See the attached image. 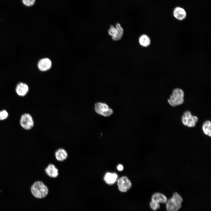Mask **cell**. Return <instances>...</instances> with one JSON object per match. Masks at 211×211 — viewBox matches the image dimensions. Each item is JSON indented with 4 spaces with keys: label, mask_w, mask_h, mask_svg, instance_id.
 <instances>
[{
    "label": "cell",
    "mask_w": 211,
    "mask_h": 211,
    "mask_svg": "<svg viewBox=\"0 0 211 211\" xmlns=\"http://www.w3.org/2000/svg\"><path fill=\"white\" fill-rule=\"evenodd\" d=\"M31 191L35 198L40 199L45 197L48 194V189L42 181H38L34 183L31 187Z\"/></svg>",
    "instance_id": "cell-1"
},
{
    "label": "cell",
    "mask_w": 211,
    "mask_h": 211,
    "mask_svg": "<svg viewBox=\"0 0 211 211\" xmlns=\"http://www.w3.org/2000/svg\"><path fill=\"white\" fill-rule=\"evenodd\" d=\"M183 201L181 196L177 193H174L166 203L167 211H178L181 207Z\"/></svg>",
    "instance_id": "cell-2"
},
{
    "label": "cell",
    "mask_w": 211,
    "mask_h": 211,
    "mask_svg": "<svg viewBox=\"0 0 211 211\" xmlns=\"http://www.w3.org/2000/svg\"><path fill=\"white\" fill-rule=\"evenodd\" d=\"M184 93L182 89H175L173 90L170 98L168 99V102L172 106L180 105L184 102Z\"/></svg>",
    "instance_id": "cell-3"
},
{
    "label": "cell",
    "mask_w": 211,
    "mask_h": 211,
    "mask_svg": "<svg viewBox=\"0 0 211 211\" xmlns=\"http://www.w3.org/2000/svg\"><path fill=\"white\" fill-rule=\"evenodd\" d=\"M108 33L112 37L114 40L118 41L122 38L123 34V29L120 24L117 23L115 28L113 25L110 26Z\"/></svg>",
    "instance_id": "cell-4"
},
{
    "label": "cell",
    "mask_w": 211,
    "mask_h": 211,
    "mask_svg": "<svg viewBox=\"0 0 211 211\" xmlns=\"http://www.w3.org/2000/svg\"><path fill=\"white\" fill-rule=\"evenodd\" d=\"M94 110L97 113L105 117L109 116L113 113V110L104 103L98 102L95 103Z\"/></svg>",
    "instance_id": "cell-5"
},
{
    "label": "cell",
    "mask_w": 211,
    "mask_h": 211,
    "mask_svg": "<svg viewBox=\"0 0 211 211\" xmlns=\"http://www.w3.org/2000/svg\"><path fill=\"white\" fill-rule=\"evenodd\" d=\"M21 126L26 130H30L34 125V121L32 116L26 113L23 115L21 117L20 121Z\"/></svg>",
    "instance_id": "cell-6"
},
{
    "label": "cell",
    "mask_w": 211,
    "mask_h": 211,
    "mask_svg": "<svg viewBox=\"0 0 211 211\" xmlns=\"http://www.w3.org/2000/svg\"><path fill=\"white\" fill-rule=\"evenodd\" d=\"M117 181L118 189L121 192L127 191L131 187L130 181L126 176H123L118 179Z\"/></svg>",
    "instance_id": "cell-7"
},
{
    "label": "cell",
    "mask_w": 211,
    "mask_h": 211,
    "mask_svg": "<svg viewBox=\"0 0 211 211\" xmlns=\"http://www.w3.org/2000/svg\"><path fill=\"white\" fill-rule=\"evenodd\" d=\"M38 67L42 71H45L49 70L52 66L51 61L48 58H44L40 59L38 62Z\"/></svg>",
    "instance_id": "cell-8"
},
{
    "label": "cell",
    "mask_w": 211,
    "mask_h": 211,
    "mask_svg": "<svg viewBox=\"0 0 211 211\" xmlns=\"http://www.w3.org/2000/svg\"><path fill=\"white\" fill-rule=\"evenodd\" d=\"M173 14L174 17L176 19L179 21H182L186 18L187 13L183 8L178 6L174 8Z\"/></svg>",
    "instance_id": "cell-9"
},
{
    "label": "cell",
    "mask_w": 211,
    "mask_h": 211,
    "mask_svg": "<svg viewBox=\"0 0 211 211\" xmlns=\"http://www.w3.org/2000/svg\"><path fill=\"white\" fill-rule=\"evenodd\" d=\"M29 91L28 86L25 83L20 82L16 86V91L19 96H25Z\"/></svg>",
    "instance_id": "cell-10"
},
{
    "label": "cell",
    "mask_w": 211,
    "mask_h": 211,
    "mask_svg": "<svg viewBox=\"0 0 211 211\" xmlns=\"http://www.w3.org/2000/svg\"><path fill=\"white\" fill-rule=\"evenodd\" d=\"M118 179V176L115 173L107 172L106 173L104 180L108 184L111 185L114 184Z\"/></svg>",
    "instance_id": "cell-11"
},
{
    "label": "cell",
    "mask_w": 211,
    "mask_h": 211,
    "mask_svg": "<svg viewBox=\"0 0 211 211\" xmlns=\"http://www.w3.org/2000/svg\"><path fill=\"white\" fill-rule=\"evenodd\" d=\"M47 175L52 178H56L58 175V169L53 164H49L45 169Z\"/></svg>",
    "instance_id": "cell-12"
},
{
    "label": "cell",
    "mask_w": 211,
    "mask_h": 211,
    "mask_svg": "<svg viewBox=\"0 0 211 211\" xmlns=\"http://www.w3.org/2000/svg\"><path fill=\"white\" fill-rule=\"evenodd\" d=\"M167 199L164 194L158 192L154 193L151 197V200L158 203H166Z\"/></svg>",
    "instance_id": "cell-13"
},
{
    "label": "cell",
    "mask_w": 211,
    "mask_h": 211,
    "mask_svg": "<svg viewBox=\"0 0 211 211\" xmlns=\"http://www.w3.org/2000/svg\"><path fill=\"white\" fill-rule=\"evenodd\" d=\"M55 155L56 159L59 161H64L68 156V154L66 151L62 148L57 150L55 152Z\"/></svg>",
    "instance_id": "cell-14"
},
{
    "label": "cell",
    "mask_w": 211,
    "mask_h": 211,
    "mask_svg": "<svg viewBox=\"0 0 211 211\" xmlns=\"http://www.w3.org/2000/svg\"><path fill=\"white\" fill-rule=\"evenodd\" d=\"M139 42L142 46L147 47L150 45L151 40L148 35L145 34H143L139 37Z\"/></svg>",
    "instance_id": "cell-15"
},
{
    "label": "cell",
    "mask_w": 211,
    "mask_h": 211,
    "mask_svg": "<svg viewBox=\"0 0 211 211\" xmlns=\"http://www.w3.org/2000/svg\"><path fill=\"white\" fill-rule=\"evenodd\" d=\"M211 124L210 121L207 120L204 122L202 126L204 133L209 137L211 136Z\"/></svg>",
    "instance_id": "cell-16"
},
{
    "label": "cell",
    "mask_w": 211,
    "mask_h": 211,
    "mask_svg": "<svg viewBox=\"0 0 211 211\" xmlns=\"http://www.w3.org/2000/svg\"><path fill=\"white\" fill-rule=\"evenodd\" d=\"M191 116V113L189 111H186L184 113L181 118L182 122L183 125L186 126L188 121Z\"/></svg>",
    "instance_id": "cell-17"
},
{
    "label": "cell",
    "mask_w": 211,
    "mask_h": 211,
    "mask_svg": "<svg viewBox=\"0 0 211 211\" xmlns=\"http://www.w3.org/2000/svg\"><path fill=\"white\" fill-rule=\"evenodd\" d=\"M198 117L195 115H192L188 120L186 126L189 127H194L198 121Z\"/></svg>",
    "instance_id": "cell-18"
},
{
    "label": "cell",
    "mask_w": 211,
    "mask_h": 211,
    "mask_svg": "<svg viewBox=\"0 0 211 211\" xmlns=\"http://www.w3.org/2000/svg\"><path fill=\"white\" fill-rule=\"evenodd\" d=\"M36 0H22L23 4L27 7L33 6L35 3Z\"/></svg>",
    "instance_id": "cell-19"
},
{
    "label": "cell",
    "mask_w": 211,
    "mask_h": 211,
    "mask_svg": "<svg viewBox=\"0 0 211 211\" xmlns=\"http://www.w3.org/2000/svg\"><path fill=\"white\" fill-rule=\"evenodd\" d=\"M150 208L153 210L155 211L159 208L160 207L159 203L151 200L149 203Z\"/></svg>",
    "instance_id": "cell-20"
},
{
    "label": "cell",
    "mask_w": 211,
    "mask_h": 211,
    "mask_svg": "<svg viewBox=\"0 0 211 211\" xmlns=\"http://www.w3.org/2000/svg\"><path fill=\"white\" fill-rule=\"evenodd\" d=\"M8 116V113L5 110L0 111V120H3L6 119Z\"/></svg>",
    "instance_id": "cell-21"
},
{
    "label": "cell",
    "mask_w": 211,
    "mask_h": 211,
    "mask_svg": "<svg viewBox=\"0 0 211 211\" xmlns=\"http://www.w3.org/2000/svg\"><path fill=\"white\" fill-rule=\"evenodd\" d=\"M117 169L119 171H121L123 169V166L121 164H118L117 166Z\"/></svg>",
    "instance_id": "cell-22"
}]
</instances>
